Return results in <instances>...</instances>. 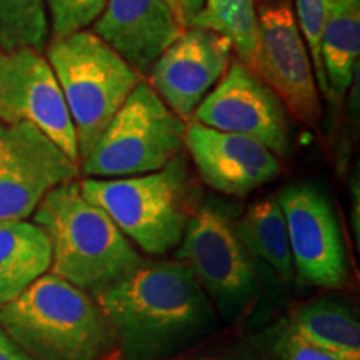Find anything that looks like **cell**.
I'll return each mask as SVG.
<instances>
[{"instance_id":"cell-1","label":"cell","mask_w":360,"mask_h":360,"mask_svg":"<svg viewBox=\"0 0 360 360\" xmlns=\"http://www.w3.org/2000/svg\"><path fill=\"white\" fill-rule=\"evenodd\" d=\"M96 300L117 344L134 360L167 354L205 332L214 321L204 289L180 260L143 262Z\"/></svg>"},{"instance_id":"cell-2","label":"cell","mask_w":360,"mask_h":360,"mask_svg":"<svg viewBox=\"0 0 360 360\" xmlns=\"http://www.w3.org/2000/svg\"><path fill=\"white\" fill-rule=\"evenodd\" d=\"M0 328L32 360H109L119 345L97 300L53 274L0 307Z\"/></svg>"},{"instance_id":"cell-3","label":"cell","mask_w":360,"mask_h":360,"mask_svg":"<svg viewBox=\"0 0 360 360\" xmlns=\"http://www.w3.org/2000/svg\"><path fill=\"white\" fill-rule=\"evenodd\" d=\"M32 215L51 240L53 276L94 299L143 264L114 220L85 199L77 180L49 192Z\"/></svg>"},{"instance_id":"cell-4","label":"cell","mask_w":360,"mask_h":360,"mask_svg":"<svg viewBox=\"0 0 360 360\" xmlns=\"http://www.w3.org/2000/svg\"><path fill=\"white\" fill-rule=\"evenodd\" d=\"M79 184L85 199L101 207L125 237L154 255L180 244L200 207V187L182 154L155 172L122 179L85 177Z\"/></svg>"},{"instance_id":"cell-5","label":"cell","mask_w":360,"mask_h":360,"mask_svg":"<svg viewBox=\"0 0 360 360\" xmlns=\"http://www.w3.org/2000/svg\"><path fill=\"white\" fill-rule=\"evenodd\" d=\"M45 49L74 124L82 162L143 77L92 30L53 37Z\"/></svg>"},{"instance_id":"cell-6","label":"cell","mask_w":360,"mask_h":360,"mask_svg":"<svg viewBox=\"0 0 360 360\" xmlns=\"http://www.w3.org/2000/svg\"><path fill=\"white\" fill-rule=\"evenodd\" d=\"M186 125L142 79L82 160V172L122 179L160 170L182 154Z\"/></svg>"},{"instance_id":"cell-7","label":"cell","mask_w":360,"mask_h":360,"mask_svg":"<svg viewBox=\"0 0 360 360\" xmlns=\"http://www.w3.org/2000/svg\"><path fill=\"white\" fill-rule=\"evenodd\" d=\"M259 51L254 74L269 85L297 122L314 127L322 115L309 51L290 0H255Z\"/></svg>"},{"instance_id":"cell-8","label":"cell","mask_w":360,"mask_h":360,"mask_svg":"<svg viewBox=\"0 0 360 360\" xmlns=\"http://www.w3.org/2000/svg\"><path fill=\"white\" fill-rule=\"evenodd\" d=\"M79 162L29 122H0V220H25L44 197L75 180Z\"/></svg>"},{"instance_id":"cell-9","label":"cell","mask_w":360,"mask_h":360,"mask_svg":"<svg viewBox=\"0 0 360 360\" xmlns=\"http://www.w3.org/2000/svg\"><path fill=\"white\" fill-rule=\"evenodd\" d=\"M177 257L225 312H236L255 292L254 269L222 207L204 204L187 224Z\"/></svg>"},{"instance_id":"cell-10","label":"cell","mask_w":360,"mask_h":360,"mask_svg":"<svg viewBox=\"0 0 360 360\" xmlns=\"http://www.w3.org/2000/svg\"><path fill=\"white\" fill-rule=\"evenodd\" d=\"M0 122H29L79 160L77 137L47 57L30 47L0 49Z\"/></svg>"},{"instance_id":"cell-11","label":"cell","mask_w":360,"mask_h":360,"mask_svg":"<svg viewBox=\"0 0 360 360\" xmlns=\"http://www.w3.org/2000/svg\"><path fill=\"white\" fill-rule=\"evenodd\" d=\"M193 120L207 127L245 135L285 157L290 147L287 110L277 94L238 58L231 60L219 84L193 112Z\"/></svg>"},{"instance_id":"cell-12","label":"cell","mask_w":360,"mask_h":360,"mask_svg":"<svg viewBox=\"0 0 360 360\" xmlns=\"http://www.w3.org/2000/svg\"><path fill=\"white\" fill-rule=\"evenodd\" d=\"M285 217L292 262L305 282L340 289L349 282V264L339 222L321 188L309 184L285 187L277 197Z\"/></svg>"},{"instance_id":"cell-13","label":"cell","mask_w":360,"mask_h":360,"mask_svg":"<svg viewBox=\"0 0 360 360\" xmlns=\"http://www.w3.org/2000/svg\"><path fill=\"white\" fill-rule=\"evenodd\" d=\"M232 60V45L222 35L188 27L160 53L146 77L165 105L188 120L224 77Z\"/></svg>"},{"instance_id":"cell-14","label":"cell","mask_w":360,"mask_h":360,"mask_svg":"<svg viewBox=\"0 0 360 360\" xmlns=\"http://www.w3.org/2000/svg\"><path fill=\"white\" fill-rule=\"evenodd\" d=\"M184 147L202 182L225 195H249L281 174L278 157L260 142L195 120L186 125Z\"/></svg>"},{"instance_id":"cell-15","label":"cell","mask_w":360,"mask_h":360,"mask_svg":"<svg viewBox=\"0 0 360 360\" xmlns=\"http://www.w3.org/2000/svg\"><path fill=\"white\" fill-rule=\"evenodd\" d=\"M94 34L146 75L180 29L167 0H107L94 22Z\"/></svg>"},{"instance_id":"cell-16","label":"cell","mask_w":360,"mask_h":360,"mask_svg":"<svg viewBox=\"0 0 360 360\" xmlns=\"http://www.w3.org/2000/svg\"><path fill=\"white\" fill-rule=\"evenodd\" d=\"M51 264V240L37 224L0 220V307L47 274Z\"/></svg>"},{"instance_id":"cell-17","label":"cell","mask_w":360,"mask_h":360,"mask_svg":"<svg viewBox=\"0 0 360 360\" xmlns=\"http://www.w3.org/2000/svg\"><path fill=\"white\" fill-rule=\"evenodd\" d=\"M360 51V6L330 7L323 27L321 57L327 98L339 105L352 84Z\"/></svg>"},{"instance_id":"cell-18","label":"cell","mask_w":360,"mask_h":360,"mask_svg":"<svg viewBox=\"0 0 360 360\" xmlns=\"http://www.w3.org/2000/svg\"><path fill=\"white\" fill-rule=\"evenodd\" d=\"M233 227L247 252L269 264L283 282L290 281L294 262L289 232L277 199H265L254 204Z\"/></svg>"},{"instance_id":"cell-19","label":"cell","mask_w":360,"mask_h":360,"mask_svg":"<svg viewBox=\"0 0 360 360\" xmlns=\"http://www.w3.org/2000/svg\"><path fill=\"white\" fill-rule=\"evenodd\" d=\"M321 347L360 357V326L354 314L334 300H315L300 307L287 323Z\"/></svg>"},{"instance_id":"cell-20","label":"cell","mask_w":360,"mask_h":360,"mask_svg":"<svg viewBox=\"0 0 360 360\" xmlns=\"http://www.w3.org/2000/svg\"><path fill=\"white\" fill-rule=\"evenodd\" d=\"M191 27L222 35L237 58L254 72L259 51V17L255 0H204Z\"/></svg>"},{"instance_id":"cell-21","label":"cell","mask_w":360,"mask_h":360,"mask_svg":"<svg viewBox=\"0 0 360 360\" xmlns=\"http://www.w3.org/2000/svg\"><path fill=\"white\" fill-rule=\"evenodd\" d=\"M49 37L45 0H0V49L44 52Z\"/></svg>"},{"instance_id":"cell-22","label":"cell","mask_w":360,"mask_h":360,"mask_svg":"<svg viewBox=\"0 0 360 360\" xmlns=\"http://www.w3.org/2000/svg\"><path fill=\"white\" fill-rule=\"evenodd\" d=\"M328 11H330L328 0H295V13L297 20H299L297 27H299V30H302V39L309 51L310 62H312L315 82H317L322 96L326 98L328 89L326 72H323L322 65L321 42Z\"/></svg>"},{"instance_id":"cell-23","label":"cell","mask_w":360,"mask_h":360,"mask_svg":"<svg viewBox=\"0 0 360 360\" xmlns=\"http://www.w3.org/2000/svg\"><path fill=\"white\" fill-rule=\"evenodd\" d=\"M107 0H45L53 37L87 29L101 15Z\"/></svg>"},{"instance_id":"cell-24","label":"cell","mask_w":360,"mask_h":360,"mask_svg":"<svg viewBox=\"0 0 360 360\" xmlns=\"http://www.w3.org/2000/svg\"><path fill=\"white\" fill-rule=\"evenodd\" d=\"M272 350L278 360H360V357H350V355L321 347V345L304 339L289 326L282 327L274 335Z\"/></svg>"},{"instance_id":"cell-25","label":"cell","mask_w":360,"mask_h":360,"mask_svg":"<svg viewBox=\"0 0 360 360\" xmlns=\"http://www.w3.org/2000/svg\"><path fill=\"white\" fill-rule=\"evenodd\" d=\"M167 4L172 8L174 17L180 29L186 30L192 25L197 13L200 12L204 0H167Z\"/></svg>"},{"instance_id":"cell-26","label":"cell","mask_w":360,"mask_h":360,"mask_svg":"<svg viewBox=\"0 0 360 360\" xmlns=\"http://www.w3.org/2000/svg\"><path fill=\"white\" fill-rule=\"evenodd\" d=\"M0 360H32L24 350L17 347L0 328Z\"/></svg>"},{"instance_id":"cell-27","label":"cell","mask_w":360,"mask_h":360,"mask_svg":"<svg viewBox=\"0 0 360 360\" xmlns=\"http://www.w3.org/2000/svg\"><path fill=\"white\" fill-rule=\"evenodd\" d=\"M177 360H254L242 355H217V357H204V359H177Z\"/></svg>"},{"instance_id":"cell-28","label":"cell","mask_w":360,"mask_h":360,"mask_svg":"<svg viewBox=\"0 0 360 360\" xmlns=\"http://www.w3.org/2000/svg\"><path fill=\"white\" fill-rule=\"evenodd\" d=\"M330 7H350L360 6V0H328Z\"/></svg>"}]
</instances>
